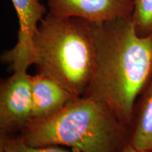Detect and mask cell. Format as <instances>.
Returning a JSON list of instances; mask_svg holds the SVG:
<instances>
[{
  "instance_id": "cell-1",
  "label": "cell",
  "mask_w": 152,
  "mask_h": 152,
  "mask_svg": "<svg viewBox=\"0 0 152 152\" xmlns=\"http://www.w3.org/2000/svg\"><path fill=\"white\" fill-rule=\"evenodd\" d=\"M90 23L94 64L84 96L104 102L130 128L152 78V35H139L132 16Z\"/></svg>"
},
{
  "instance_id": "cell-2",
  "label": "cell",
  "mask_w": 152,
  "mask_h": 152,
  "mask_svg": "<svg viewBox=\"0 0 152 152\" xmlns=\"http://www.w3.org/2000/svg\"><path fill=\"white\" fill-rule=\"evenodd\" d=\"M19 136L31 147L58 145L78 152H122L130 131L96 99L77 96L54 115L31 120Z\"/></svg>"
},
{
  "instance_id": "cell-3",
  "label": "cell",
  "mask_w": 152,
  "mask_h": 152,
  "mask_svg": "<svg viewBox=\"0 0 152 152\" xmlns=\"http://www.w3.org/2000/svg\"><path fill=\"white\" fill-rule=\"evenodd\" d=\"M34 65L75 96H84L92 77L94 45L91 23L47 13L34 37Z\"/></svg>"
},
{
  "instance_id": "cell-4",
  "label": "cell",
  "mask_w": 152,
  "mask_h": 152,
  "mask_svg": "<svg viewBox=\"0 0 152 152\" xmlns=\"http://www.w3.org/2000/svg\"><path fill=\"white\" fill-rule=\"evenodd\" d=\"M28 70H14L0 85V134L12 135L32 120L31 75Z\"/></svg>"
},
{
  "instance_id": "cell-5",
  "label": "cell",
  "mask_w": 152,
  "mask_h": 152,
  "mask_svg": "<svg viewBox=\"0 0 152 152\" xmlns=\"http://www.w3.org/2000/svg\"><path fill=\"white\" fill-rule=\"evenodd\" d=\"M18 20L17 42L2 53L1 62L11 65L13 71L28 70L34 64V37L39 24L48 13L39 0H11Z\"/></svg>"
},
{
  "instance_id": "cell-6",
  "label": "cell",
  "mask_w": 152,
  "mask_h": 152,
  "mask_svg": "<svg viewBox=\"0 0 152 152\" xmlns=\"http://www.w3.org/2000/svg\"><path fill=\"white\" fill-rule=\"evenodd\" d=\"M49 14L99 23L132 16V0H45Z\"/></svg>"
},
{
  "instance_id": "cell-7",
  "label": "cell",
  "mask_w": 152,
  "mask_h": 152,
  "mask_svg": "<svg viewBox=\"0 0 152 152\" xmlns=\"http://www.w3.org/2000/svg\"><path fill=\"white\" fill-rule=\"evenodd\" d=\"M31 92L32 120L52 117L77 97L58 82L39 73L31 76Z\"/></svg>"
},
{
  "instance_id": "cell-8",
  "label": "cell",
  "mask_w": 152,
  "mask_h": 152,
  "mask_svg": "<svg viewBox=\"0 0 152 152\" xmlns=\"http://www.w3.org/2000/svg\"><path fill=\"white\" fill-rule=\"evenodd\" d=\"M130 131V144L142 151L152 152V78L136 103Z\"/></svg>"
},
{
  "instance_id": "cell-9",
  "label": "cell",
  "mask_w": 152,
  "mask_h": 152,
  "mask_svg": "<svg viewBox=\"0 0 152 152\" xmlns=\"http://www.w3.org/2000/svg\"><path fill=\"white\" fill-rule=\"evenodd\" d=\"M132 20L141 36L152 35V0H132Z\"/></svg>"
},
{
  "instance_id": "cell-10",
  "label": "cell",
  "mask_w": 152,
  "mask_h": 152,
  "mask_svg": "<svg viewBox=\"0 0 152 152\" xmlns=\"http://www.w3.org/2000/svg\"><path fill=\"white\" fill-rule=\"evenodd\" d=\"M0 145L2 146L6 152H78L58 145L31 147L26 144L20 136L0 134Z\"/></svg>"
},
{
  "instance_id": "cell-11",
  "label": "cell",
  "mask_w": 152,
  "mask_h": 152,
  "mask_svg": "<svg viewBox=\"0 0 152 152\" xmlns=\"http://www.w3.org/2000/svg\"><path fill=\"white\" fill-rule=\"evenodd\" d=\"M122 152H148V151H139V150L136 149L135 148H134L132 145L130 144L125 149L123 150Z\"/></svg>"
},
{
  "instance_id": "cell-12",
  "label": "cell",
  "mask_w": 152,
  "mask_h": 152,
  "mask_svg": "<svg viewBox=\"0 0 152 152\" xmlns=\"http://www.w3.org/2000/svg\"><path fill=\"white\" fill-rule=\"evenodd\" d=\"M0 152H6L4 149V147L1 145H0Z\"/></svg>"
}]
</instances>
